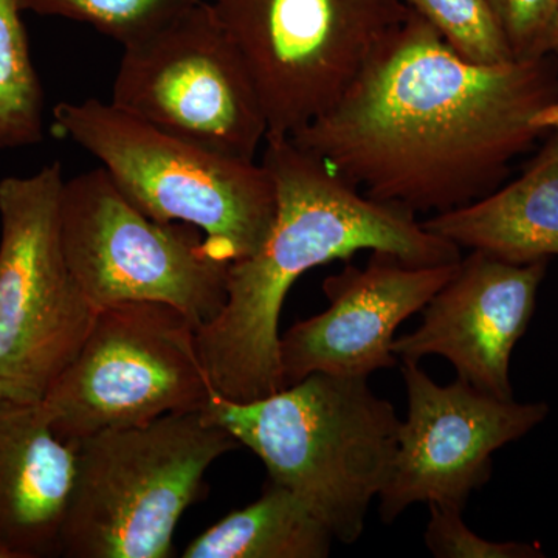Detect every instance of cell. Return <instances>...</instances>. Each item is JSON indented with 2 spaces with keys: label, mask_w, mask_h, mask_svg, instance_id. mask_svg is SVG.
<instances>
[{
  "label": "cell",
  "mask_w": 558,
  "mask_h": 558,
  "mask_svg": "<svg viewBox=\"0 0 558 558\" xmlns=\"http://www.w3.org/2000/svg\"><path fill=\"white\" fill-rule=\"evenodd\" d=\"M546 264H513L470 253L422 310L417 329L396 339L392 352L411 363L439 355L449 360L459 379L512 399L510 357L534 315Z\"/></svg>",
  "instance_id": "13"
},
{
  "label": "cell",
  "mask_w": 558,
  "mask_h": 558,
  "mask_svg": "<svg viewBox=\"0 0 558 558\" xmlns=\"http://www.w3.org/2000/svg\"><path fill=\"white\" fill-rule=\"evenodd\" d=\"M459 260L418 266L376 250L365 267L347 264L326 278L328 310L295 323L279 341L282 389L314 373L368 379L396 366V330L427 306Z\"/></svg>",
  "instance_id": "12"
},
{
  "label": "cell",
  "mask_w": 558,
  "mask_h": 558,
  "mask_svg": "<svg viewBox=\"0 0 558 558\" xmlns=\"http://www.w3.org/2000/svg\"><path fill=\"white\" fill-rule=\"evenodd\" d=\"M403 3L432 24L465 60L480 64L513 60L486 0H403Z\"/></svg>",
  "instance_id": "19"
},
{
  "label": "cell",
  "mask_w": 558,
  "mask_h": 558,
  "mask_svg": "<svg viewBox=\"0 0 558 558\" xmlns=\"http://www.w3.org/2000/svg\"><path fill=\"white\" fill-rule=\"evenodd\" d=\"M550 53H553L554 57H556L558 60V40L556 43V46L553 47V51H550Z\"/></svg>",
  "instance_id": "23"
},
{
  "label": "cell",
  "mask_w": 558,
  "mask_h": 558,
  "mask_svg": "<svg viewBox=\"0 0 558 558\" xmlns=\"http://www.w3.org/2000/svg\"><path fill=\"white\" fill-rule=\"evenodd\" d=\"M16 0H0V150L43 140L44 95Z\"/></svg>",
  "instance_id": "17"
},
{
  "label": "cell",
  "mask_w": 558,
  "mask_h": 558,
  "mask_svg": "<svg viewBox=\"0 0 558 558\" xmlns=\"http://www.w3.org/2000/svg\"><path fill=\"white\" fill-rule=\"evenodd\" d=\"M247 65L267 137L328 112L409 16L403 0H207Z\"/></svg>",
  "instance_id": "8"
},
{
  "label": "cell",
  "mask_w": 558,
  "mask_h": 558,
  "mask_svg": "<svg viewBox=\"0 0 558 558\" xmlns=\"http://www.w3.org/2000/svg\"><path fill=\"white\" fill-rule=\"evenodd\" d=\"M424 542L436 558H535L542 550L526 543L492 542L480 537L462 519L461 506L428 505Z\"/></svg>",
  "instance_id": "20"
},
{
  "label": "cell",
  "mask_w": 558,
  "mask_h": 558,
  "mask_svg": "<svg viewBox=\"0 0 558 558\" xmlns=\"http://www.w3.org/2000/svg\"><path fill=\"white\" fill-rule=\"evenodd\" d=\"M123 49L113 106L202 148L256 160L267 138L263 105L207 0Z\"/></svg>",
  "instance_id": "10"
},
{
  "label": "cell",
  "mask_w": 558,
  "mask_h": 558,
  "mask_svg": "<svg viewBox=\"0 0 558 558\" xmlns=\"http://www.w3.org/2000/svg\"><path fill=\"white\" fill-rule=\"evenodd\" d=\"M549 120L556 135L521 178L422 226L459 248L508 263L558 256V105Z\"/></svg>",
  "instance_id": "15"
},
{
  "label": "cell",
  "mask_w": 558,
  "mask_h": 558,
  "mask_svg": "<svg viewBox=\"0 0 558 558\" xmlns=\"http://www.w3.org/2000/svg\"><path fill=\"white\" fill-rule=\"evenodd\" d=\"M58 161L0 180V399L40 403L78 355L98 311L70 270Z\"/></svg>",
  "instance_id": "6"
},
{
  "label": "cell",
  "mask_w": 558,
  "mask_h": 558,
  "mask_svg": "<svg viewBox=\"0 0 558 558\" xmlns=\"http://www.w3.org/2000/svg\"><path fill=\"white\" fill-rule=\"evenodd\" d=\"M260 163L275 186L274 222L253 255L230 264L226 306L197 329L213 388L240 403L281 391L279 315L306 271L362 250L418 266L461 259L414 213L371 199L290 137H267Z\"/></svg>",
  "instance_id": "2"
},
{
  "label": "cell",
  "mask_w": 558,
  "mask_h": 558,
  "mask_svg": "<svg viewBox=\"0 0 558 558\" xmlns=\"http://www.w3.org/2000/svg\"><path fill=\"white\" fill-rule=\"evenodd\" d=\"M76 444L54 435L43 403L0 399V550L7 558L60 556Z\"/></svg>",
  "instance_id": "14"
},
{
  "label": "cell",
  "mask_w": 558,
  "mask_h": 558,
  "mask_svg": "<svg viewBox=\"0 0 558 558\" xmlns=\"http://www.w3.org/2000/svg\"><path fill=\"white\" fill-rule=\"evenodd\" d=\"M216 395L189 317L170 304L128 301L98 311L78 355L40 403L54 435L78 442L202 411Z\"/></svg>",
  "instance_id": "7"
},
{
  "label": "cell",
  "mask_w": 558,
  "mask_h": 558,
  "mask_svg": "<svg viewBox=\"0 0 558 558\" xmlns=\"http://www.w3.org/2000/svg\"><path fill=\"white\" fill-rule=\"evenodd\" d=\"M22 13L83 22L121 46L146 38L197 0H16Z\"/></svg>",
  "instance_id": "18"
},
{
  "label": "cell",
  "mask_w": 558,
  "mask_h": 558,
  "mask_svg": "<svg viewBox=\"0 0 558 558\" xmlns=\"http://www.w3.org/2000/svg\"><path fill=\"white\" fill-rule=\"evenodd\" d=\"M557 105L554 54L469 61L410 10L339 102L289 137L371 199L438 215L497 190Z\"/></svg>",
  "instance_id": "1"
},
{
  "label": "cell",
  "mask_w": 558,
  "mask_h": 558,
  "mask_svg": "<svg viewBox=\"0 0 558 558\" xmlns=\"http://www.w3.org/2000/svg\"><path fill=\"white\" fill-rule=\"evenodd\" d=\"M60 556L167 558L213 462L241 444L201 411L78 440Z\"/></svg>",
  "instance_id": "4"
},
{
  "label": "cell",
  "mask_w": 558,
  "mask_h": 558,
  "mask_svg": "<svg viewBox=\"0 0 558 558\" xmlns=\"http://www.w3.org/2000/svg\"><path fill=\"white\" fill-rule=\"evenodd\" d=\"M557 40H558V10H557L556 22H554L553 40H550V51H553V47L556 46Z\"/></svg>",
  "instance_id": "22"
},
{
  "label": "cell",
  "mask_w": 558,
  "mask_h": 558,
  "mask_svg": "<svg viewBox=\"0 0 558 558\" xmlns=\"http://www.w3.org/2000/svg\"><path fill=\"white\" fill-rule=\"evenodd\" d=\"M336 542L289 488L267 481L263 495L202 532L183 558H326Z\"/></svg>",
  "instance_id": "16"
},
{
  "label": "cell",
  "mask_w": 558,
  "mask_h": 558,
  "mask_svg": "<svg viewBox=\"0 0 558 558\" xmlns=\"http://www.w3.org/2000/svg\"><path fill=\"white\" fill-rule=\"evenodd\" d=\"M266 465L269 481L289 488L352 545L391 475L400 418L366 377L314 373L253 402L216 395L201 411Z\"/></svg>",
  "instance_id": "3"
},
{
  "label": "cell",
  "mask_w": 558,
  "mask_h": 558,
  "mask_svg": "<svg viewBox=\"0 0 558 558\" xmlns=\"http://www.w3.org/2000/svg\"><path fill=\"white\" fill-rule=\"evenodd\" d=\"M57 131L72 140L150 218L196 227L227 263L253 255L277 208L269 171L150 126L112 102H60Z\"/></svg>",
  "instance_id": "5"
},
{
  "label": "cell",
  "mask_w": 558,
  "mask_h": 558,
  "mask_svg": "<svg viewBox=\"0 0 558 558\" xmlns=\"http://www.w3.org/2000/svg\"><path fill=\"white\" fill-rule=\"evenodd\" d=\"M407 417L400 422L391 475L379 495L384 523L411 506L465 508L490 480L492 454L545 421L546 403L501 399L458 379L436 384L418 363L403 362Z\"/></svg>",
  "instance_id": "11"
},
{
  "label": "cell",
  "mask_w": 558,
  "mask_h": 558,
  "mask_svg": "<svg viewBox=\"0 0 558 558\" xmlns=\"http://www.w3.org/2000/svg\"><path fill=\"white\" fill-rule=\"evenodd\" d=\"M0 558H7L5 553H3V550H0Z\"/></svg>",
  "instance_id": "24"
},
{
  "label": "cell",
  "mask_w": 558,
  "mask_h": 558,
  "mask_svg": "<svg viewBox=\"0 0 558 558\" xmlns=\"http://www.w3.org/2000/svg\"><path fill=\"white\" fill-rule=\"evenodd\" d=\"M513 60L550 53L558 0H486Z\"/></svg>",
  "instance_id": "21"
},
{
  "label": "cell",
  "mask_w": 558,
  "mask_h": 558,
  "mask_svg": "<svg viewBox=\"0 0 558 558\" xmlns=\"http://www.w3.org/2000/svg\"><path fill=\"white\" fill-rule=\"evenodd\" d=\"M61 236L70 270L97 310L156 301L199 329L226 306L230 263L196 227L160 222L135 207L105 168L65 180Z\"/></svg>",
  "instance_id": "9"
}]
</instances>
